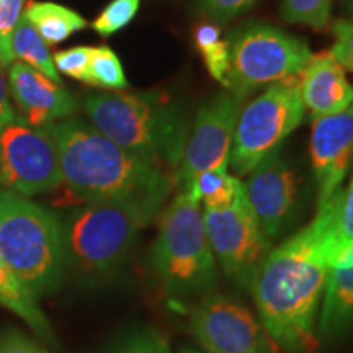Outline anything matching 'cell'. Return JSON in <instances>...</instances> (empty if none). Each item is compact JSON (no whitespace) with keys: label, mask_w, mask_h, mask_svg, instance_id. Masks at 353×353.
<instances>
[{"label":"cell","mask_w":353,"mask_h":353,"mask_svg":"<svg viewBox=\"0 0 353 353\" xmlns=\"http://www.w3.org/2000/svg\"><path fill=\"white\" fill-rule=\"evenodd\" d=\"M342 187L317 208L314 219L270 250L255 276L259 319L285 353H314L317 317L334 260L343 249L337 234Z\"/></svg>","instance_id":"obj_1"},{"label":"cell","mask_w":353,"mask_h":353,"mask_svg":"<svg viewBox=\"0 0 353 353\" xmlns=\"http://www.w3.org/2000/svg\"><path fill=\"white\" fill-rule=\"evenodd\" d=\"M44 128L57 145L63 183L82 203H126L156 218L175 188L169 170L87 123L69 118Z\"/></svg>","instance_id":"obj_2"},{"label":"cell","mask_w":353,"mask_h":353,"mask_svg":"<svg viewBox=\"0 0 353 353\" xmlns=\"http://www.w3.org/2000/svg\"><path fill=\"white\" fill-rule=\"evenodd\" d=\"M88 120L105 138L167 169L174 176L190 134L187 113L159 92H103L83 100Z\"/></svg>","instance_id":"obj_3"},{"label":"cell","mask_w":353,"mask_h":353,"mask_svg":"<svg viewBox=\"0 0 353 353\" xmlns=\"http://www.w3.org/2000/svg\"><path fill=\"white\" fill-rule=\"evenodd\" d=\"M151 263L172 298H205L218 285V262L211 249L200 195L192 185L176 188L161 218Z\"/></svg>","instance_id":"obj_4"},{"label":"cell","mask_w":353,"mask_h":353,"mask_svg":"<svg viewBox=\"0 0 353 353\" xmlns=\"http://www.w3.org/2000/svg\"><path fill=\"white\" fill-rule=\"evenodd\" d=\"M0 257L34 296L52 293L65 272L61 219L23 195L0 190Z\"/></svg>","instance_id":"obj_5"},{"label":"cell","mask_w":353,"mask_h":353,"mask_svg":"<svg viewBox=\"0 0 353 353\" xmlns=\"http://www.w3.org/2000/svg\"><path fill=\"white\" fill-rule=\"evenodd\" d=\"M152 219L126 203H83L61 221L65 268L87 280L113 275Z\"/></svg>","instance_id":"obj_6"},{"label":"cell","mask_w":353,"mask_h":353,"mask_svg":"<svg viewBox=\"0 0 353 353\" xmlns=\"http://www.w3.org/2000/svg\"><path fill=\"white\" fill-rule=\"evenodd\" d=\"M226 87L249 97L259 87L298 76L312 56L307 43L272 25L245 23L229 34Z\"/></svg>","instance_id":"obj_7"},{"label":"cell","mask_w":353,"mask_h":353,"mask_svg":"<svg viewBox=\"0 0 353 353\" xmlns=\"http://www.w3.org/2000/svg\"><path fill=\"white\" fill-rule=\"evenodd\" d=\"M303 118L299 77L290 76L270 83L263 94L242 107L229 165L237 175H249L260 162L278 151L301 125Z\"/></svg>","instance_id":"obj_8"},{"label":"cell","mask_w":353,"mask_h":353,"mask_svg":"<svg viewBox=\"0 0 353 353\" xmlns=\"http://www.w3.org/2000/svg\"><path fill=\"white\" fill-rule=\"evenodd\" d=\"M59 185V152L50 131L17 113L0 131V188L28 198Z\"/></svg>","instance_id":"obj_9"},{"label":"cell","mask_w":353,"mask_h":353,"mask_svg":"<svg viewBox=\"0 0 353 353\" xmlns=\"http://www.w3.org/2000/svg\"><path fill=\"white\" fill-rule=\"evenodd\" d=\"M205 224L216 262L226 276L242 288H252L260 267L272 250V239L250 208L245 188L228 208L205 210Z\"/></svg>","instance_id":"obj_10"},{"label":"cell","mask_w":353,"mask_h":353,"mask_svg":"<svg viewBox=\"0 0 353 353\" xmlns=\"http://www.w3.org/2000/svg\"><path fill=\"white\" fill-rule=\"evenodd\" d=\"M188 329L206 353H285L244 304L216 291L193 306Z\"/></svg>","instance_id":"obj_11"},{"label":"cell","mask_w":353,"mask_h":353,"mask_svg":"<svg viewBox=\"0 0 353 353\" xmlns=\"http://www.w3.org/2000/svg\"><path fill=\"white\" fill-rule=\"evenodd\" d=\"M245 97L224 90L213 97L198 112L190 128L183 157L174 172V187L190 185L208 170H228L234 131Z\"/></svg>","instance_id":"obj_12"},{"label":"cell","mask_w":353,"mask_h":353,"mask_svg":"<svg viewBox=\"0 0 353 353\" xmlns=\"http://www.w3.org/2000/svg\"><path fill=\"white\" fill-rule=\"evenodd\" d=\"M245 196L260 226L270 239H276L293 224L299 205L296 172L280 152H273L249 174Z\"/></svg>","instance_id":"obj_13"},{"label":"cell","mask_w":353,"mask_h":353,"mask_svg":"<svg viewBox=\"0 0 353 353\" xmlns=\"http://www.w3.org/2000/svg\"><path fill=\"white\" fill-rule=\"evenodd\" d=\"M309 151L322 205L342 187L353 164V101L345 112L312 120Z\"/></svg>","instance_id":"obj_14"},{"label":"cell","mask_w":353,"mask_h":353,"mask_svg":"<svg viewBox=\"0 0 353 353\" xmlns=\"http://www.w3.org/2000/svg\"><path fill=\"white\" fill-rule=\"evenodd\" d=\"M8 92L17 103L20 117L33 126L69 120L77 110V101L63 83H57L39 70L20 61L8 65Z\"/></svg>","instance_id":"obj_15"},{"label":"cell","mask_w":353,"mask_h":353,"mask_svg":"<svg viewBox=\"0 0 353 353\" xmlns=\"http://www.w3.org/2000/svg\"><path fill=\"white\" fill-rule=\"evenodd\" d=\"M298 77L304 110L312 120L342 113L352 105L353 85L330 52L312 54Z\"/></svg>","instance_id":"obj_16"},{"label":"cell","mask_w":353,"mask_h":353,"mask_svg":"<svg viewBox=\"0 0 353 353\" xmlns=\"http://www.w3.org/2000/svg\"><path fill=\"white\" fill-rule=\"evenodd\" d=\"M353 327V241L343 247L330 268L322 298L317 332L322 337H341Z\"/></svg>","instance_id":"obj_17"},{"label":"cell","mask_w":353,"mask_h":353,"mask_svg":"<svg viewBox=\"0 0 353 353\" xmlns=\"http://www.w3.org/2000/svg\"><path fill=\"white\" fill-rule=\"evenodd\" d=\"M0 306L20 316L39 337L51 341L52 330L37 303V296L26 288L12 268L0 257Z\"/></svg>","instance_id":"obj_18"},{"label":"cell","mask_w":353,"mask_h":353,"mask_svg":"<svg viewBox=\"0 0 353 353\" xmlns=\"http://www.w3.org/2000/svg\"><path fill=\"white\" fill-rule=\"evenodd\" d=\"M23 15L34 26L48 46L65 41L70 34L81 32L87 26L85 19L72 8L52 2L30 3Z\"/></svg>","instance_id":"obj_19"},{"label":"cell","mask_w":353,"mask_h":353,"mask_svg":"<svg viewBox=\"0 0 353 353\" xmlns=\"http://www.w3.org/2000/svg\"><path fill=\"white\" fill-rule=\"evenodd\" d=\"M12 52L13 57L30 68L39 70L46 77L57 83H63L57 72L54 61L50 52V48L44 43V39L39 37V33L34 30V26L26 20L25 15L20 17L19 23L12 34Z\"/></svg>","instance_id":"obj_20"},{"label":"cell","mask_w":353,"mask_h":353,"mask_svg":"<svg viewBox=\"0 0 353 353\" xmlns=\"http://www.w3.org/2000/svg\"><path fill=\"white\" fill-rule=\"evenodd\" d=\"M190 185L198 192L205 210L228 208L244 188V183L237 176L229 175L228 170L203 172Z\"/></svg>","instance_id":"obj_21"},{"label":"cell","mask_w":353,"mask_h":353,"mask_svg":"<svg viewBox=\"0 0 353 353\" xmlns=\"http://www.w3.org/2000/svg\"><path fill=\"white\" fill-rule=\"evenodd\" d=\"M88 85L120 92L128 88V81L120 57L108 46L94 48L88 68Z\"/></svg>","instance_id":"obj_22"},{"label":"cell","mask_w":353,"mask_h":353,"mask_svg":"<svg viewBox=\"0 0 353 353\" xmlns=\"http://www.w3.org/2000/svg\"><path fill=\"white\" fill-rule=\"evenodd\" d=\"M281 19L288 23L324 30L329 26L332 0H281Z\"/></svg>","instance_id":"obj_23"},{"label":"cell","mask_w":353,"mask_h":353,"mask_svg":"<svg viewBox=\"0 0 353 353\" xmlns=\"http://www.w3.org/2000/svg\"><path fill=\"white\" fill-rule=\"evenodd\" d=\"M141 0H112L92 23L100 37L108 38L128 25L138 15Z\"/></svg>","instance_id":"obj_24"},{"label":"cell","mask_w":353,"mask_h":353,"mask_svg":"<svg viewBox=\"0 0 353 353\" xmlns=\"http://www.w3.org/2000/svg\"><path fill=\"white\" fill-rule=\"evenodd\" d=\"M26 0H0V68H8L13 63L12 34L23 15Z\"/></svg>","instance_id":"obj_25"},{"label":"cell","mask_w":353,"mask_h":353,"mask_svg":"<svg viewBox=\"0 0 353 353\" xmlns=\"http://www.w3.org/2000/svg\"><path fill=\"white\" fill-rule=\"evenodd\" d=\"M92 52H94V48L90 46L70 48V50L56 52L52 61H54L57 72L87 83Z\"/></svg>","instance_id":"obj_26"},{"label":"cell","mask_w":353,"mask_h":353,"mask_svg":"<svg viewBox=\"0 0 353 353\" xmlns=\"http://www.w3.org/2000/svg\"><path fill=\"white\" fill-rule=\"evenodd\" d=\"M330 30L335 39L330 54L343 69L353 72V21L348 19L335 20Z\"/></svg>","instance_id":"obj_27"},{"label":"cell","mask_w":353,"mask_h":353,"mask_svg":"<svg viewBox=\"0 0 353 353\" xmlns=\"http://www.w3.org/2000/svg\"><path fill=\"white\" fill-rule=\"evenodd\" d=\"M257 0H200V12L211 20L226 23L245 13Z\"/></svg>","instance_id":"obj_28"},{"label":"cell","mask_w":353,"mask_h":353,"mask_svg":"<svg viewBox=\"0 0 353 353\" xmlns=\"http://www.w3.org/2000/svg\"><path fill=\"white\" fill-rule=\"evenodd\" d=\"M118 353H174L162 335L152 330H143L131 335L128 341L123 343Z\"/></svg>","instance_id":"obj_29"},{"label":"cell","mask_w":353,"mask_h":353,"mask_svg":"<svg viewBox=\"0 0 353 353\" xmlns=\"http://www.w3.org/2000/svg\"><path fill=\"white\" fill-rule=\"evenodd\" d=\"M205 61L206 69L211 74L214 81H218L221 85H226V76L229 69V44L228 39H219L213 46L200 51Z\"/></svg>","instance_id":"obj_30"},{"label":"cell","mask_w":353,"mask_h":353,"mask_svg":"<svg viewBox=\"0 0 353 353\" xmlns=\"http://www.w3.org/2000/svg\"><path fill=\"white\" fill-rule=\"evenodd\" d=\"M337 234L343 247L353 241V176L348 187L341 190L337 210Z\"/></svg>","instance_id":"obj_31"},{"label":"cell","mask_w":353,"mask_h":353,"mask_svg":"<svg viewBox=\"0 0 353 353\" xmlns=\"http://www.w3.org/2000/svg\"><path fill=\"white\" fill-rule=\"evenodd\" d=\"M0 353H50L20 330L8 327L0 332Z\"/></svg>","instance_id":"obj_32"},{"label":"cell","mask_w":353,"mask_h":353,"mask_svg":"<svg viewBox=\"0 0 353 353\" xmlns=\"http://www.w3.org/2000/svg\"><path fill=\"white\" fill-rule=\"evenodd\" d=\"M221 39V28L213 23H203L198 25L193 32V43L198 51L206 50V48L213 46Z\"/></svg>","instance_id":"obj_33"},{"label":"cell","mask_w":353,"mask_h":353,"mask_svg":"<svg viewBox=\"0 0 353 353\" xmlns=\"http://www.w3.org/2000/svg\"><path fill=\"white\" fill-rule=\"evenodd\" d=\"M2 69L3 68H0V131H2L3 126L8 125V123L12 121V118L17 114L15 110L12 108L7 77H6V74H3Z\"/></svg>","instance_id":"obj_34"},{"label":"cell","mask_w":353,"mask_h":353,"mask_svg":"<svg viewBox=\"0 0 353 353\" xmlns=\"http://www.w3.org/2000/svg\"><path fill=\"white\" fill-rule=\"evenodd\" d=\"M342 7L347 13V19L353 21V0H342Z\"/></svg>","instance_id":"obj_35"},{"label":"cell","mask_w":353,"mask_h":353,"mask_svg":"<svg viewBox=\"0 0 353 353\" xmlns=\"http://www.w3.org/2000/svg\"><path fill=\"white\" fill-rule=\"evenodd\" d=\"M180 353H206V352L195 350V348H182V350H180Z\"/></svg>","instance_id":"obj_36"}]
</instances>
